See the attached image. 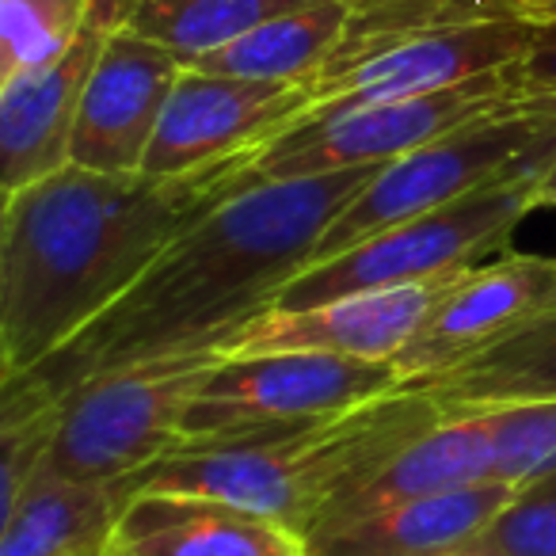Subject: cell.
<instances>
[{
  "mask_svg": "<svg viewBox=\"0 0 556 556\" xmlns=\"http://www.w3.org/2000/svg\"><path fill=\"white\" fill-rule=\"evenodd\" d=\"M374 172L275 179L214 202L156 255L130 294L31 374L65 396L96 374L217 351L309 267L325 229Z\"/></svg>",
  "mask_w": 556,
  "mask_h": 556,
  "instance_id": "1",
  "label": "cell"
},
{
  "mask_svg": "<svg viewBox=\"0 0 556 556\" xmlns=\"http://www.w3.org/2000/svg\"><path fill=\"white\" fill-rule=\"evenodd\" d=\"M210 206L194 179L100 176L77 164L4 194L0 378L70 348Z\"/></svg>",
  "mask_w": 556,
  "mask_h": 556,
  "instance_id": "2",
  "label": "cell"
},
{
  "mask_svg": "<svg viewBox=\"0 0 556 556\" xmlns=\"http://www.w3.org/2000/svg\"><path fill=\"white\" fill-rule=\"evenodd\" d=\"M442 424L424 393L396 389L340 416L184 439L149 469L123 480L118 495H206L309 533L332 507L378 477L404 446Z\"/></svg>",
  "mask_w": 556,
  "mask_h": 556,
  "instance_id": "3",
  "label": "cell"
},
{
  "mask_svg": "<svg viewBox=\"0 0 556 556\" xmlns=\"http://www.w3.org/2000/svg\"><path fill=\"white\" fill-rule=\"evenodd\" d=\"M553 153L556 126L548 123L545 146H538L530 156H522L507 172L480 184L477 191L462 194L450 206L401 222L378 237L363 240L351 252L336 255V260L305 267L294 282L282 287L270 309H305V305L348 294L434 282V278H450L477 267V260L488 252H507L518 225L533 210H541L538 194L545 168L553 164Z\"/></svg>",
  "mask_w": 556,
  "mask_h": 556,
  "instance_id": "4",
  "label": "cell"
},
{
  "mask_svg": "<svg viewBox=\"0 0 556 556\" xmlns=\"http://www.w3.org/2000/svg\"><path fill=\"white\" fill-rule=\"evenodd\" d=\"M222 351L96 374L62 396L47 469L88 484H123L184 442V419Z\"/></svg>",
  "mask_w": 556,
  "mask_h": 556,
  "instance_id": "5",
  "label": "cell"
},
{
  "mask_svg": "<svg viewBox=\"0 0 556 556\" xmlns=\"http://www.w3.org/2000/svg\"><path fill=\"white\" fill-rule=\"evenodd\" d=\"M507 108H515V100L507 92V77L503 73H488V77L446 88V92L370 103V108L317 118V123L298 126V130L263 146L255 156H248L217 187V202L248 191L255 184H275V179H309L351 168H386V164L431 146L442 134L462 130V126Z\"/></svg>",
  "mask_w": 556,
  "mask_h": 556,
  "instance_id": "6",
  "label": "cell"
},
{
  "mask_svg": "<svg viewBox=\"0 0 556 556\" xmlns=\"http://www.w3.org/2000/svg\"><path fill=\"white\" fill-rule=\"evenodd\" d=\"M545 115L538 108L515 103V108L477 118V123L442 134L431 146L386 164L336 214V222L325 229L320 244L313 248L309 267L351 252V248L393 229V225L450 206L462 194L477 191L480 184L507 172L522 156H530L538 146H545Z\"/></svg>",
  "mask_w": 556,
  "mask_h": 556,
  "instance_id": "7",
  "label": "cell"
},
{
  "mask_svg": "<svg viewBox=\"0 0 556 556\" xmlns=\"http://www.w3.org/2000/svg\"><path fill=\"white\" fill-rule=\"evenodd\" d=\"M533 39H538V27L522 24V20L507 16V12L427 27V31H416L408 39L374 50L370 58L336 73V77L302 80L294 111L270 134L267 146L282 138V134L298 130V126L317 123V118H332L343 115V111L370 108V103L446 92V88L469 85V80L488 77V73H503L530 50Z\"/></svg>",
  "mask_w": 556,
  "mask_h": 556,
  "instance_id": "8",
  "label": "cell"
},
{
  "mask_svg": "<svg viewBox=\"0 0 556 556\" xmlns=\"http://www.w3.org/2000/svg\"><path fill=\"white\" fill-rule=\"evenodd\" d=\"M396 389H401L396 363H374V358L317 355V351L217 358L184 419V439L340 416Z\"/></svg>",
  "mask_w": 556,
  "mask_h": 556,
  "instance_id": "9",
  "label": "cell"
},
{
  "mask_svg": "<svg viewBox=\"0 0 556 556\" xmlns=\"http://www.w3.org/2000/svg\"><path fill=\"white\" fill-rule=\"evenodd\" d=\"M294 103L298 85L217 77L187 65L156 126L141 176L164 184L194 179L217 202V184L267 146Z\"/></svg>",
  "mask_w": 556,
  "mask_h": 556,
  "instance_id": "10",
  "label": "cell"
},
{
  "mask_svg": "<svg viewBox=\"0 0 556 556\" xmlns=\"http://www.w3.org/2000/svg\"><path fill=\"white\" fill-rule=\"evenodd\" d=\"M462 275L416 282V287L332 298V302L305 305V309H267L260 317L244 320L240 328H232L217 343V351H222V358L317 351V355L393 363L416 340V332L427 325L434 305L454 290Z\"/></svg>",
  "mask_w": 556,
  "mask_h": 556,
  "instance_id": "11",
  "label": "cell"
},
{
  "mask_svg": "<svg viewBox=\"0 0 556 556\" xmlns=\"http://www.w3.org/2000/svg\"><path fill=\"white\" fill-rule=\"evenodd\" d=\"M184 70L161 42L130 27L111 31L80 103L70 164L100 176H141Z\"/></svg>",
  "mask_w": 556,
  "mask_h": 556,
  "instance_id": "12",
  "label": "cell"
},
{
  "mask_svg": "<svg viewBox=\"0 0 556 556\" xmlns=\"http://www.w3.org/2000/svg\"><path fill=\"white\" fill-rule=\"evenodd\" d=\"M556 305V255L500 252L469 267L434 305L416 340L393 358L401 389L465 363Z\"/></svg>",
  "mask_w": 556,
  "mask_h": 556,
  "instance_id": "13",
  "label": "cell"
},
{
  "mask_svg": "<svg viewBox=\"0 0 556 556\" xmlns=\"http://www.w3.org/2000/svg\"><path fill=\"white\" fill-rule=\"evenodd\" d=\"M118 24L88 0V24L77 47L47 70L0 80V187L24 191L54 172L70 168L73 130L88 80Z\"/></svg>",
  "mask_w": 556,
  "mask_h": 556,
  "instance_id": "14",
  "label": "cell"
},
{
  "mask_svg": "<svg viewBox=\"0 0 556 556\" xmlns=\"http://www.w3.org/2000/svg\"><path fill=\"white\" fill-rule=\"evenodd\" d=\"M108 548L118 556H309L302 533L275 518L172 492L126 500Z\"/></svg>",
  "mask_w": 556,
  "mask_h": 556,
  "instance_id": "15",
  "label": "cell"
},
{
  "mask_svg": "<svg viewBox=\"0 0 556 556\" xmlns=\"http://www.w3.org/2000/svg\"><path fill=\"white\" fill-rule=\"evenodd\" d=\"M518 488L503 480L450 488L439 495L401 503L358 522L328 526L305 538L309 556H450L469 548L503 510Z\"/></svg>",
  "mask_w": 556,
  "mask_h": 556,
  "instance_id": "16",
  "label": "cell"
},
{
  "mask_svg": "<svg viewBox=\"0 0 556 556\" xmlns=\"http://www.w3.org/2000/svg\"><path fill=\"white\" fill-rule=\"evenodd\" d=\"M404 389L424 393L442 419L556 401V305L465 363Z\"/></svg>",
  "mask_w": 556,
  "mask_h": 556,
  "instance_id": "17",
  "label": "cell"
},
{
  "mask_svg": "<svg viewBox=\"0 0 556 556\" xmlns=\"http://www.w3.org/2000/svg\"><path fill=\"white\" fill-rule=\"evenodd\" d=\"M492 477V439H488L484 416H457L442 419L439 427L404 446L378 477L366 480L358 492H351L340 507H332L309 533L328 530V526L358 522V518L381 515L401 503L424 500V495H439L450 488L480 484ZM305 533V538H309Z\"/></svg>",
  "mask_w": 556,
  "mask_h": 556,
  "instance_id": "18",
  "label": "cell"
},
{
  "mask_svg": "<svg viewBox=\"0 0 556 556\" xmlns=\"http://www.w3.org/2000/svg\"><path fill=\"white\" fill-rule=\"evenodd\" d=\"M123 515L115 484H88L42 469L0 522V556H103Z\"/></svg>",
  "mask_w": 556,
  "mask_h": 556,
  "instance_id": "19",
  "label": "cell"
},
{
  "mask_svg": "<svg viewBox=\"0 0 556 556\" xmlns=\"http://www.w3.org/2000/svg\"><path fill=\"white\" fill-rule=\"evenodd\" d=\"M355 12L358 0H317V4H305V9L287 12V16L240 35L229 47L191 62V70L217 73V77L302 85L328 65Z\"/></svg>",
  "mask_w": 556,
  "mask_h": 556,
  "instance_id": "20",
  "label": "cell"
},
{
  "mask_svg": "<svg viewBox=\"0 0 556 556\" xmlns=\"http://www.w3.org/2000/svg\"><path fill=\"white\" fill-rule=\"evenodd\" d=\"M317 0H138L130 31L168 47L184 65Z\"/></svg>",
  "mask_w": 556,
  "mask_h": 556,
  "instance_id": "21",
  "label": "cell"
},
{
  "mask_svg": "<svg viewBox=\"0 0 556 556\" xmlns=\"http://www.w3.org/2000/svg\"><path fill=\"white\" fill-rule=\"evenodd\" d=\"M62 427V396L39 374L0 378V522L47 469Z\"/></svg>",
  "mask_w": 556,
  "mask_h": 556,
  "instance_id": "22",
  "label": "cell"
},
{
  "mask_svg": "<svg viewBox=\"0 0 556 556\" xmlns=\"http://www.w3.org/2000/svg\"><path fill=\"white\" fill-rule=\"evenodd\" d=\"M85 24L88 0H0V80L54 65Z\"/></svg>",
  "mask_w": 556,
  "mask_h": 556,
  "instance_id": "23",
  "label": "cell"
},
{
  "mask_svg": "<svg viewBox=\"0 0 556 556\" xmlns=\"http://www.w3.org/2000/svg\"><path fill=\"white\" fill-rule=\"evenodd\" d=\"M492 439V477L503 484L538 488L556 480V401L480 412Z\"/></svg>",
  "mask_w": 556,
  "mask_h": 556,
  "instance_id": "24",
  "label": "cell"
},
{
  "mask_svg": "<svg viewBox=\"0 0 556 556\" xmlns=\"http://www.w3.org/2000/svg\"><path fill=\"white\" fill-rule=\"evenodd\" d=\"M469 548L484 556H556V488L538 484L518 492Z\"/></svg>",
  "mask_w": 556,
  "mask_h": 556,
  "instance_id": "25",
  "label": "cell"
},
{
  "mask_svg": "<svg viewBox=\"0 0 556 556\" xmlns=\"http://www.w3.org/2000/svg\"><path fill=\"white\" fill-rule=\"evenodd\" d=\"M507 92L515 103H553L556 100V27H538V39L530 42L515 65L503 70Z\"/></svg>",
  "mask_w": 556,
  "mask_h": 556,
  "instance_id": "26",
  "label": "cell"
},
{
  "mask_svg": "<svg viewBox=\"0 0 556 556\" xmlns=\"http://www.w3.org/2000/svg\"><path fill=\"white\" fill-rule=\"evenodd\" d=\"M507 12L522 24L533 27H556V0H503Z\"/></svg>",
  "mask_w": 556,
  "mask_h": 556,
  "instance_id": "27",
  "label": "cell"
},
{
  "mask_svg": "<svg viewBox=\"0 0 556 556\" xmlns=\"http://www.w3.org/2000/svg\"><path fill=\"white\" fill-rule=\"evenodd\" d=\"M530 108H538L541 115L548 118V123L556 126V100L553 103H530ZM538 202L541 206H553L556 202V153H553V164L545 168V179H541V194H538Z\"/></svg>",
  "mask_w": 556,
  "mask_h": 556,
  "instance_id": "28",
  "label": "cell"
},
{
  "mask_svg": "<svg viewBox=\"0 0 556 556\" xmlns=\"http://www.w3.org/2000/svg\"><path fill=\"white\" fill-rule=\"evenodd\" d=\"M450 556H484V553H477V548H462V553H450Z\"/></svg>",
  "mask_w": 556,
  "mask_h": 556,
  "instance_id": "29",
  "label": "cell"
},
{
  "mask_svg": "<svg viewBox=\"0 0 556 556\" xmlns=\"http://www.w3.org/2000/svg\"><path fill=\"white\" fill-rule=\"evenodd\" d=\"M103 556H118V553H111V548H108V553H103Z\"/></svg>",
  "mask_w": 556,
  "mask_h": 556,
  "instance_id": "30",
  "label": "cell"
},
{
  "mask_svg": "<svg viewBox=\"0 0 556 556\" xmlns=\"http://www.w3.org/2000/svg\"><path fill=\"white\" fill-rule=\"evenodd\" d=\"M545 484H553V488H556V480H545Z\"/></svg>",
  "mask_w": 556,
  "mask_h": 556,
  "instance_id": "31",
  "label": "cell"
},
{
  "mask_svg": "<svg viewBox=\"0 0 556 556\" xmlns=\"http://www.w3.org/2000/svg\"><path fill=\"white\" fill-rule=\"evenodd\" d=\"M553 206H556V202H553Z\"/></svg>",
  "mask_w": 556,
  "mask_h": 556,
  "instance_id": "32",
  "label": "cell"
}]
</instances>
